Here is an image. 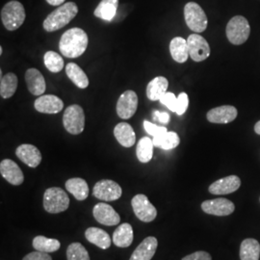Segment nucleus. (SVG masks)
<instances>
[{"mask_svg": "<svg viewBox=\"0 0 260 260\" xmlns=\"http://www.w3.org/2000/svg\"><path fill=\"white\" fill-rule=\"evenodd\" d=\"M89 39L86 32L81 28L69 29L62 35L59 43V48L67 58H77L86 51Z\"/></svg>", "mask_w": 260, "mask_h": 260, "instance_id": "1", "label": "nucleus"}, {"mask_svg": "<svg viewBox=\"0 0 260 260\" xmlns=\"http://www.w3.org/2000/svg\"><path fill=\"white\" fill-rule=\"evenodd\" d=\"M78 13V7L75 2H67L51 12L45 19L43 26L47 32H54L65 27Z\"/></svg>", "mask_w": 260, "mask_h": 260, "instance_id": "2", "label": "nucleus"}, {"mask_svg": "<svg viewBox=\"0 0 260 260\" xmlns=\"http://www.w3.org/2000/svg\"><path fill=\"white\" fill-rule=\"evenodd\" d=\"M26 18L25 10L23 5L16 0L10 1L1 10V20L9 31H15L19 29L24 22Z\"/></svg>", "mask_w": 260, "mask_h": 260, "instance_id": "3", "label": "nucleus"}, {"mask_svg": "<svg viewBox=\"0 0 260 260\" xmlns=\"http://www.w3.org/2000/svg\"><path fill=\"white\" fill-rule=\"evenodd\" d=\"M70 206V198L59 187L48 188L44 195V208L48 213L57 214L66 211Z\"/></svg>", "mask_w": 260, "mask_h": 260, "instance_id": "4", "label": "nucleus"}, {"mask_svg": "<svg viewBox=\"0 0 260 260\" xmlns=\"http://www.w3.org/2000/svg\"><path fill=\"white\" fill-rule=\"evenodd\" d=\"M226 37L233 44L239 46L247 42L251 33L249 21L242 16H236L231 19L226 25Z\"/></svg>", "mask_w": 260, "mask_h": 260, "instance_id": "5", "label": "nucleus"}, {"mask_svg": "<svg viewBox=\"0 0 260 260\" xmlns=\"http://www.w3.org/2000/svg\"><path fill=\"white\" fill-rule=\"evenodd\" d=\"M186 24L196 33H202L207 28V17L205 11L196 2H189L184 7Z\"/></svg>", "mask_w": 260, "mask_h": 260, "instance_id": "6", "label": "nucleus"}, {"mask_svg": "<svg viewBox=\"0 0 260 260\" xmlns=\"http://www.w3.org/2000/svg\"><path fill=\"white\" fill-rule=\"evenodd\" d=\"M63 124L66 130L73 135H78L82 133L85 127L83 108L77 104L69 106L64 112Z\"/></svg>", "mask_w": 260, "mask_h": 260, "instance_id": "7", "label": "nucleus"}, {"mask_svg": "<svg viewBox=\"0 0 260 260\" xmlns=\"http://www.w3.org/2000/svg\"><path fill=\"white\" fill-rule=\"evenodd\" d=\"M131 205L136 217L144 223L152 222L157 216L156 208L149 202L147 196L138 194L133 197Z\"/></svg>", "mask_w": 260, "mask_h": 260, "instance_id": "8", "label": "nucleus"}, {"mask_svg": "<svg viewBox=\"0 0 260 260\" xmlns=\"http://www.w3.org/2000/svg\"><path fill=\"white\" fill-rule=\"evenodd\" d=\"M122 194L121 186L110 179H103L93 186V195L104 202H113L120 199Z\"/></svg>", "mask_w": 260, "mask_h": 260, "instance_id": "9", "label": "nucleus"}, {"mask_svg": "<svg viewBox=\"0 0 260 260\" xmlns=\"http://www.w3.org/2000/svg\"><path fill=\"white\" fill-rule=\"evenodd\" d=\"M189 55L195 62H203L210 55V47L205 38L198 34H191L187 39Z\"/></svg>", "mask_w": 260, "mask_h": 260, "instance_id": "10", "label": "nucleus"}, {"mask_svg": "<svg viewBox=\"0 0 260 260\" xmlns=\"http://www.w3.org/2000/svg\"><path fill=\"white\" fill-rule=\"evenodd\" d=\"M138 107V96L134 91H125L121 94L117 103V114L123 119L128 120L137 111Z\"/></svg>", "mask_w": 260, "mask_h": 260, "instance_id": "11", "label": "nucleus"}, {"mask_svg": "<svg viewBox=\"0 0 260 260\" xmlns=\"http://www.w3.org/2000/svg\"><path fill=\"white\" fill-rule=\"evenodd\" d=\"M203 211L214 216H229L235 210V205L228 199L219 198L214 200H207L202 204Z\"/></svg>", "mask_w": 260, "mask_h": 260, "instance_id": "12", "label": "nucleus"}, {"mask_svg": "<svg viewBox=\"0 0 260 260\" xmlns=\"http://www.w3.org/2000/svg\"><path fill=\"white\" fill-rule=\"evenodd\" d=\"M93 214L96 222L104 225L112 226V225L119 224L121 222L120 215L115 211V209L112 207L111 205L104 204V203H100L94 205Z\"/></svg>", "mask_w": 260, "mask_h": 260, "instance_id": "13", "label": "nucleus"}, {"mask_svg": "<svg viewBox=\"0 0 260 260\" xmlns=\"http://www.w3.org/2000/svg\"><path fill=\"white\" fill-rule=\"evenodd\" d=\"M241 186V180L237 176H229L216 180L209 186L208 191L212 195H229L237 191Z\"/></svg>", "mask_w": 260, "mask_h": 260, "instance_id": "14", "label": "nucleus"}, {"mask_svg": "<svg viewBox=\"0 0 260 260\" xmlns=\"http://www.w3.org/2000/svg\"><path fill=\"white\" fill-rule=\"evenodd\" d=\"M34 107L43 114H57L64 108V103L54 94H43L34 103Z\"/></svg>", "mask_w": 260, "mask_h": 260, "instance_id": "15", "label": "nucleus"}, {"mask_svg": "<svg viewBox=\"0 0 260 260\" xmlns=\"http://www.w3.org/2000/svg\"><path fill=\"white\" fill-rule=\"evenodd\" d=\"M0 173L12 185H20L24 181V176L19 165L11 160L4 159L0 163Z\"/></svg>", "mask_w": 260, "mask_h": 260, "instance_id": "16", "label": "nucleus"}, {"mask_svg": "<svg viewBox=\"0 0 260 260\" xmlns=\"http://www.w3.org/2000/svg\"><path fill=\"white\" fill-rule=\"evenodd\" d=\"M16 155L28 167H38L42 162L41 151L37 147L30 144H23L18 147L16 150Z\"/></svg>", "mask_w": 260, "mask_h": 260, "instance_id": "17", "label": "nucleus"}, {"mask_svg": "<svg viewBox=\"0 0 260 260\" xmlns=\"http://www.w3.org/2000/svg\"><path fill=\"white\" fill-rule=\"evenodd\" d=\"M237 109L232 105H223L208 111L206 118L213 123H229L236 119Z\"/></svg>", "mask_w": 260, "mask_h": 260, "instance_id": "18", "label": "nucleus"}, {"mask_svg": "<svg viewBox=\"0 0 260 260\" xmlns=\"http://www.w3.org/2000/svg\"><path fill=\"white\" fill-rule=\"evenodd\" d=\"M157 247V239L153 236H149L135 249L129 260H150L155 254Z\"/></svg>", "mask_w": 260, "mask_h": 260, "instance_id": "19", "label": "nucleus"}, {"mask_svg": "<svg viewBox=\"0 0 260 260\" xmlns=\"http://www.w3.org/2000/svg\"><path fill=\"white\" fill-rule=\"evenodd\" d=\"M25 81L28 91L34 95H43L46 92V81L44 75L37 69H29L25 73Z\"/></svg>", "mask_w": 260, "mask_h": 260, "instance_id": "20", "label": "nucleus"}, {"mask_svg": "<svg viewBox=\"0 0 260 260\" xmlns=\"http://www.w3.org/2000/svg\"><path fill=\"white\" fill-rule=\"evenodd\" d=\"M114 135L117 141L124 148H131L135 145L136 135L132 126L127 122H120L114 128Z\"/></svg>", "mask_w": 260, "mask_h": 260, "instance_id": "21", "label": "nucleus"}, {"mask_svg": "<svg viewBox=\"0 0 260 260\" xmlns=\"http://www.w3.org/2000/svg\"><path fill=\"white\" fill-rule=\"evenodd\" d=\"M85 237L90 243L103 250H106L111 246L110 235L99 228H89L88 230H86Z\"/></svg>", "mask_w": 260, "mask_h": 260, "instance_id": "22", "label": "nucleus"}, {"mask_svg": "<svg viewBox=\"0 0 260 260\" xmlns=\"http://www.w3.org/2000/svg\"><path fill=\"white\" fill-rule=\"evenodd\" d=\"M65 185L67 191L74 196L77 201H84L89 196V186L83 178H70L66 181Z\"/></svg>", "mask_w": 260, "mask_h": 260, "instance_id": "23", "label": "nucleus"}, {"mask_svg": "<svg viewBox=\"0 0 260 260\" xmlns=\"http://www.w3.org/2000/svg\"><path fill=\"white\" fill-rule=\"evenodd\" d=\"M170 52L177 63H185L189 57V47L187 40L181 37L174 38L170 44Z\"/></svg>", "mask_w": 260, "mask_h": 260, "instance_id": "24", "label": "nucleus"}, {"mask_svg": "<svg viewBox=\"0 0 260 260\" xmlns=\"http://www.w3.org/2000/svg\"><path fill=\"white\" fill-rule=\"evenodd\" d=\"M113 243L117 247L127 248L133 242V229L130 223H121L113 233Z\"/></svg>", "mask_w": 260, "mask_h": 260, "instance_id": "25", "label": "nucleus"}, {"mask_svg": "<svg viewBox=\"0 0 260 260\" xmlns=\"http://www.w3.org/2000/svg\"><path fill=\"white\" fill-rule=\"evenodd\" d=\"M168 82L167 78L163 76H157L153 78L147 87V96L152 102L159 101L160 98L165 93H167Z\"/></svg>", "mask_w": 260, "mask_h": 260, "instance_id": "26", "label": "nucleus"}, {"mask_svg": "<svg viewBox=\"0 0 260 260\" xmlns=\"http://www.w3.org/2000/svg\"><path fill=\"white\" fill-rule=\"evenodd\" d=\"M66 74L71 81L80 89H86L89 86V78L83 70L75 63H69L66 66Z\"/></svg>", "mask_w": 260, "mask_h": 260, "instance_id": "27", "label": "nucleus"}, {"mask_svg": "<svg viewBox=\"0 0 260 260\" xmlns=\"http://www.w3.org/2000/svg\"><path fill=\"white\" fill-rule=\"evenodd\" d=\"M119 0H102L93 14L96 18L110 21L116 16Z\"/></svg>", "mask_w": 260, "mask_h": 260, "instance_id": "28", "label": "nucleus"}, {"mask_svg": "<svg viewBox=\"0 0 260 260\" xmlns=\"http://www.w3.org/2000/svg\"><path fill=\"white\" fill-rule=\"evenodd\" d=\"M259 242L253 238H248L242 242L240 246V259L259 260Z\"/></svg>", "mask_w": 260, "mask_h": 260, "instance_id": "29", "label": "nucleus"}, {"mask_svg": "<svg viewBox=\"0 0 260 260\" xmlns=\"http://www.w3.org/2000/svg\"><path fill=\"white\" fill-rule=\"evenodd\" d=\"M152 142H153L154 147L159 148V149H165V150H170V149L177 148L180 143V139L176 132L168 131L164 134L154 136L152 138Z\"/></svg>", "mask_w": 260, "mask_h": 260, "instance_id": "30", "label": "nucleus"}, {"mask_svg": "<svg viewBox=\"0 0 260 260\" xmlns=\"http://www.w3.org/2000/svg\"><path fill=\"white\" fill-rule=\"evenodd\" d=\"M18 77L15 74L9 73L1 76L0 81V94L3 99L12 98L18 89Z\"/></svg>", "mask_w": 260, "mask_h": 260, "instance_id": "31", "label": "nucleus"}, {"mask_svg": "<svg viewBox=\"0 0 260 260\" xmlns=\"http://www.w3.org/2000/svg\"><path fill=\"white\" fill-rule=\"evenodd\" d=\"M153 142L149 137H143L137 144L136 155L142 163H148L153 155Z\"/></svg>", "mask_w": 260, "mask_h": 260, "instance_id": "32", "label": "nucleus"}, {"mask_svg": "<svg viewBox=\"0 0 260 260\" xmlns=\"http://www.w3.org/2000/svg\"><path fill=\"white\" fill-rule=\"evenodd\" d=\"M33 247L35 251L43 252H55L61 247V243L57 239L47 238L46 236L39 235L33 239Z\"/></svg>", "mask_w": 260, "mask_h": 260, "instance_id": "33", "label": "nucleus"}, {"mask_svg": "<svg viewBox=\"0 0 260 260\" xmlns=\"http://www.w3.org/2000/svg\"><path fill=\"white\" fill-rule=\"evenodd\" d=\"M44 63L50 73L57 74L64 69V59L54 51H47L44 56Z\"/></svg>", "mask_w": 260, "mask_h": 260, "instance_id": "34", "label": "nucleus"}, {"mask_svg": "<svg viewBox=\"0 0 260 260\" xmlns=\"http://www.w3.org/2000/svg\"><path fill=\"white\" fill-rule=\"evenodd\" d=\"M68 260H90L89 252L80 243H73L67 249Z\"/></svg>", "mask_w": 260, "mask_h": 260, "instance_id": "35", "label": "nucleus"}, {"mask_svg": "<svg viewBox=\"0 0 260 260\" xmlns=\"http://www.w3.org/2000/svg\"><path fill=\"white\" fill-rule=\"evenodd\" d=\"M159 102L162 104H164L169 110L175 112V113L177 111V96H176L175 93H171V92L164 93L160 98Z\"/></svg>", "mask_w": 260, "mask_h": 260, "instance_id": "36", "label": "nucleus"}, {"mask_svg": "<svg viewBox=\"0 0 260 260\" xmlns=\"http://www.w3.org/2000/svg\"><path fill=\"white\" fill-rule=\"evenodd\" d=\"M144 128L147 131V133L151 135L152 137L154 136H158L161 134H164L168 132L167 128L164 126H158L156 124L152 123L149 121H144Z\"/></svg>", "mask_w": 260, "mask_h": 260, "instance_id": "37", "label": "nucleus"}, {"mask_svg": "<svg viewBox=\"0 0 260 260\" xmlns=\"http://www.w3.org/2000/svg\"><path fill=\"white\" fill-rule=\"evenodd\" d=\"M189 106V99L186 93H180L177 96V113L178 116H181L185 113Z\"/></svg>", "mask_w": 260, "mask_h": 260, "instance_id": "38", "label": "nucleus"}, {"mask_svg": "<svg viewBox=\"0 0 260 260\" xmlns=\"http://www.w3.org/2000/svg\"><path fill=\"white\" fill-rule=\"evenodd\" d=\"M22 260H52V258L47 252L35 251L28 253Z\"/></svg>", "mask_w": 260, "mask_h": 260, "instance_id": "39", "label": "nucleus"}, {"mask_svg": "<svg viewBox=\"0 0 260 260\" xmlns=\"http://www.w3.org/2000/svg\"><path fill=\"white\" fill-rule=\"evenodd\" d=\"M181 260H212V257L208 252L200 251L186 255L185 257H183Z\"/></svg>", "mask_w": 260, "mask_h": 260, "instance_id": "40", "label": "nucleus"}, {"mask_svg": "<svg viewBox=\"0 0 260 260\" xmlns=\"http://www.w3.org/2000/svg\"><path fill=\"white\" fill-rule=\"evenodd\" d=\"M153 119L155 121H160L162 123L167 124L170 121V115L166 112L154 111L153 112Z\"/></svg>", "mask_w": 260, "mask_h": 260, "instance_id": "41", "label": "nucleus"}, {"mask_svg": "<svg viewBox=\"0 0 260 260\" xmlns=\"http://www.w3.org/2000/svg\"><path fill=\"white\" fill-rule=\"evenodd\" d=\"M48 4L52 5V6H61L63 5V3L66 0H46Z\"/></svg>", "mask_w": 260, "mask_h": 260, "instance_id": "42", "label": "nucleus"}, {"mask_svg": "<svg viewBox=\"0 0 260 260\" xmlns=\"http://www.w3.org/2000/svg\"><path fill=\"white\" fill-rule=\"evenodd\" d=\"M254 131H255L256 134L260 135V121H257V122L255 123V125H254Z\"/></svg>", "mask_w": 260, "mask_h": 260, "instance_id": "43", "label": "nucleus"}, {"mask_svg": "<svg viewBox=\"0 0 260 260\" xmlns=\"http://www.w3.org/2000/svg\"><path fill=\"white\" fill-rule=\"evenodd\" d=\"M2 52H3V49H2V47H0V54H2Z\"/></svg>", "mask_w": 260, "mask_h": 260, "instance_id": "44", "label": "nucleus"}]
</instances>
